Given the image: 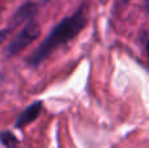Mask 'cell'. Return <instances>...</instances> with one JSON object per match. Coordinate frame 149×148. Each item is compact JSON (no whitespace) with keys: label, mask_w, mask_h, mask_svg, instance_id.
Returning a JSON list of instances; mask_svg holds the SVG:
<instances>
[{"label":"cell","mask_w":149,"mask_h":148,"mask_svg":"<svg viewBox=\"0 0 149 148\" xmlns=\"http://www.w3.org/2000/svg\"><path fill=\"white\" fill-rule=\"evenodd\" d=\"M86 20L88 18H86L85 5H81L72 16H68V17L63 18L58 25H55L52 28L50 34L41 42V45L36 49L33 55L28 59L29 66H31V67L39 66L58 47H60L62 45L67 43L71 39H73L85 28Z\"/></svg>","instance_id":"6da1fadb"},{"label":"cell","mask_w":149,"mask_h":148,"mask_svg":"<svg viewBox=\"0 0 149 148\" xmlns=\"http://www.w3.org/2000/svg\"><path fill=\"white\" fill-rule=\"evenodd\" d=\"M41 34V26L34 18L28 20L26 25L22 28V30L10 41V43L7 47V57H13L21 52L25 47H28L31 42H34Z\"/></svg>","instance_id":"7a4b0ae2"},{"label":"cell","mask_w":149,"mask_h":148,"mask_svg":"<svg viewBox=\"0 0 149 148\" xmlns=\"http://www.w3.org/2000/svg\"><path fill=\"white\" fill-rule=\"evenodd\" d=\"M41 110H42V102L41 101L33 102V104L29 105V106L26 108L20 115H18L15 126L17 128H22V127H25V126L30 125L31 122H34V121L39 117Z\"/></svg>","instance_id":"3957f363"},{"label":"cell","mask_w":149,"mask_h":148,"mask_svg":"<svg viewBox=\"0 0 149 148\" xmlns=\"http://www.w3.org/2000/svg\"><path fill=\"white\" fill-rule=\"evenodd\" d=\"M37 10V5L34 3H25L24 5H21L17 10H16L15 16L12 18V26H16L18 24H21L22 21H28L30 18L34 17Z\"/></svg>","instance_id":"277c9868"},{"label":"cell","mask_w":149,"mask_h":148,"mask_svg":"<svg viewBox=\"0 0 149 148\" xmlns=\"http://www.w3.org/2000/svg\"><path fill=\"white\" fill-rule=\"evenodd\" d=\"M0 143L5 148H18V140L10 131L0 133Z\"/></svg>","instance_id":"5b68a950"},{"label":"cell","mask_w":149,"mask_h":148,"mask_svg":"<svg viewBox=\"0 0 149 148\" xmlns=\"http://www.w3.org/2000/svg\"><path fill=\"white\" fill-rule=\"evenodd\" d=\"M9 33H10V29L9 28H5V29H1V30H0V45H1L3 42L8 38Z\"/></svg>","instance_id":"8992f818"},{"label":"cell","mask_w":149,"mask_h":148,"mask_svg":"<svg viewBox=\"0 0 149 148\" xmlns=\"http://www.w3.org/2000/svg\"><path fill=\"white\" fill-rule=\"evenodd\" d=\"M119 1H120V4H122V5H126L127 3H128V0H119Z\"/></svg>","instance_id":"52a82bcc"},{"label":"cell","mask_w":149,"mask_h":148,"mask_svg":"<svg viewBox=\"0 0 149 148\" xmlns=\"http://www.w3.org/2000/svg\"><path fill=\"white\" fill-rule=\"evenodd\" d=\"M147 52H148V58H149V39L147 42Z\"/></svg>","instance_id":"ba28073f"}]
</instances>
